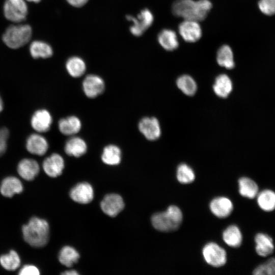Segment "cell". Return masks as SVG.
<instances>
[{
	"label": "cell",
	"mask_w": 275,
	"mask_h": 275,
	"mask_svg": "<svg viewBox=\"0 0 275 275\" xmlns=\"http://www.w3.org/2000/svg\"><path fill=\"white\" fill-rule=\"evenodd\" d=\"M212 8L209 0H176L173 4L172 10L176 16L184 20L197 21L203 20Z\"/></svg>",
	"instance_id": "obj_1"
},
{
	"label": "cell",
	"mask_w": 275,
	"mask_h": 275,
	"mask_svg": "<svg viewBox=\"0 0 275 275\" xmlns=\"http://www.w3.org/2000/svg\"><path fill=\"white\" fill-rule=\"evenodd\" d=\"M49 230L48 224L45 220L33 217L22 226V232L24 240L31 246L41 248L48 242Z\"/></svg>",
	"instance_id": "obj_2"
},
{
	"label": "cell",
	"mask_w": 275,
	"mask_h": 275,
	"mask_svg": "<svg viewBox=\"0 0 275 275\" xmlns=\"http://www.w3.org/2000/svg\"><path fill=\"white\" fill-rule=\"evenodd\" d=\"M182 213L179 207L170 206L164 212H157L151 217L153 226L162 232H171L177 230L182 221Z\"/></svg>",
	"instance_id": "obj_3"
},
{
	"label": "cell",
	"mask_w": 275,
	"mask_h": 275,
	"mask_svg": "<svg viewBox=\"0 0 275 275\" xmlns=\"http://www.w3.org/2000/svg\"><path fill=\"white\" fill-rule=\"evenodd\" d=\"M32 35V28L28 24L11 25L6 30L2 39L9 48L17 49L26 44Z\"/></svg>",
	"instance_id": "obj_4"
},
{
	"label": "cell",
	"mask_w": 275,
	"mask_h": 275,
	"mask_svg": "<svg viewBox=\"0 0 275 275\" xmlns=\"http://www.w3.org/2000/svg\"><path fill=\"white\" fill-rule=\"evenodd\" d=\"M28 13V6L24 0H6L4 3V15L11 21L20 22L23 21Z\"/></svg>",
	"instance_id": "obj_5"
},
{
	"label": "cell",
	"mask_w": 275,
	"mask_h": 275,
	"mask_svg": "<svg viewBox=\"0 0 275 275\" xmlns=\"http://www.w3.org/2000/svg\"><path fill=\"white\" fill-rule=\"evenodd\" d=\"M202 254L205 261L214 267H221L226 262L225 250L214 242H210L204 246Z\"/></svg>",
	"instance_id": "obj_6"
},
{
	"label": "cell",
	"mask_w": 275,
	"mask_h": 275,
	"mask_svg": "<svg viewBox=\"0 0 275 275\" xmlns=\"http://www.w3.org/2000/svg\"><path fill=\"white\" fill-rule=\"evenodd\" d=\"M126 18L132 22L130 30L132 35L140 36L151 25L154 17L151 12L148 9L142 10L136 17L127 15Z\"/></svg>",
	"instance_id": "obj_7"
},
{
	"label": "cell",
	"mask_w": 275,
	"mask_h": 275,
	"mask_svg": "<svg viewBox=\"0 0 275 275\" xmlns=\"http://www.w3.org/2000/svg\"><path fill=\"white\" fill-rule=\"evenodd\" d=\"M139 131L149 141H155L161 135L159 122L155 117H146L142 118L138 124Z\"/></svg>",
	"instance_id": "obj_8"
},
{
	"label": "cell",
	"mask_w": 275,
	"mask_h": 275,
	"mask_svg": "<svg viewBox=\"0 0 275 275\" xmlns=\"http://www.w3.org/2000/svg\"><path fill=\"white\" fill-rule=\"evenodd\" d=\"M82 87L86 96L90 98H94L103 92L105 84L103 79L99 76L90 74L84 79Z\"/></svg>",
	"instance_id": "obj_9"
},
{
	"label": "cell",
	"mask_w": 275,
	"mask_h": 275,
	"mask_svg": "<svg viewBox=\"0 0 275 275\" xmlns=\"http://www.w3.org/2000/svg\"><path fill=\"white\" fill-rule=\"evenodd\" d=\"M178 30L182 38L188 42H195L202 36V29L198 21L184 20L180 23Z\"/></svg>",
	"instance_id": "obj_10"
},
{
	"label": "cell",
	"mask_w": 275,
	"mask_h": 275,
	"mask_svg": "<svg viewBox=\"0 0 275 275\" xmlns=\"http://www.w3.org/2000/svg\"><path fill=\"white\" fill-rule=\"evenodd\" d=\"M100 206L104 213L109 216L115 217L123 210L124 203L120 195L111 194L104 197L101 202Z\"/></svg>",
	"instance_id": "obj_11"
},
{
	"label": "cell",
	"mask_w": 275,
	"mask_h": 275,
	"mask_svg": "<svg viewBox=\"0 0 275 275\" xmlns=\"http://www.w3.org/2000/svg\"><path fill=\"white\" fill-rule=\"evenodd\" d=\"M52 123V117L50 112L45 109L37 110L31 119L32 128L38 133L47 132Z\"/></svg>",
	"instance_id": "obj_12"
},
{
	"label": "cell",
	"mask_w": 275,
	"mask_h": 275,
	"mask_svg": "<svg viewBox=\"0 0 275 275\" xmlns=\"http://www.w3.org/2000/svg\"><path fill=\"white\" fill-rule=\"evenodd\" d=\"M64 160L58 153H52L46 157L42 163L45 173L50 177H57L61 175L64 168Z\"/></svg>",
	"instance_id": "obj_13"
},
{
	"label": "cell",
	"mask_w": 275,
	"mask_h": 275,
	"mask_svg": "<svg viewBox=\"0 0 275 275\" xmlns=\"http://www.w3.org/2000/svg\"><path fill=\"white\" fill-rule=\"evenodd\" d=\"M26 149L32 154L42 156L47 151L49 147L47 140L39 133L30 135L25 143Z\"/></svg>",
	"instance_id": "obj_14"
},
{
	"label": "cell",
	"mask_w": 275,
	"mask_h": 275,
	"mask_svg": "<svg viewBox=\"0 0 275 275\" xmlns=\"http://www.w3.org/2000/svg\"><path fill=\"white\" fill-rule=\"evenodd\" d=\"M70 196L77 203H89L93 200L94 198L93 187L87 182L78 183L71 189Z\"/></svg>",
	"instance_id": "obj_15"
},
{
	"label": "cell",
	"mask_w": 275,
	"mask_h": 275,
	"mask_svg": "<svg viewBox=\"0 0 275 275\" xmlns=\"http://www.w3.org/2000/svg\"><path fill=\"white\" fill-rule=\"evenodd\" d=\"M255 251L260 256L266 257L271 255L274 251V245L272 237L268 234L260 232L254 237Z\"/></svg>",
	"instance_id": "obj_16"
},
{
	"label": "cell",
	"mask_w": 275,
	"mask_h": 275,
	"mask_svg": "<svg viewBox=\"0 0 275 275\" xmlns=\"http://www.w3.org/2000/svg\"><path fill=\"white\" fill-rule=\"evenodd\" d=\"M17 170L21 178L27 181H32L39 174L40 167L35 160L23 158L19 162Z\"/></svg>",
	"instance_id": "obj_17"
},
{
	"label": "cell",
	"mask_w": 275,
	"mask_h": 275,
	"mask_svg": "<svg viewBox=\"0 0 275 275\" xmlns=\"http://www.w3.org/2000/svg\"><path fill=\"white\" fill-rule=\"evenodd\" d=\"M209 207L212 213L219 218H225L232 212L233 205L231 201L224 197H217L210 202Z\"/></svg>",
	"instance_id": "obj_18"
},
{
	"label": "cell",
	"mask_w": 275,
	"mask_h": 275,
	"mask_svg": "<svg viewBox=\"0 0 275 275\" xmlns=\"http://www.w3.org/2000/svg\"><path fill=\"white\" fill-rule=\"evenodd\" d=\"M23 189V185L20 180L13 176L4 178L0 185V192L6 197L11 198L15 194L21 193Z\"/></svg>",
	"instance_id": "obj_19"
},
{
	"label": "cell",
	"mask_w": 275,
	"mask_h": 275,
	"mask_svg": "<svg viewBox=\"0 0 275 275\" xmlns=\"http://www.w3.org/2000/svg\"><path fill=\"white\" fill-rule=\"evenodd\" d=\"M58 128L63 134L73 135L80 130L81 122L77 117L70 116L60 119L58 122Z\"/></svg>",
	"instance_id": "obj_20"
},
{
	"label": "cell",
	"mask_w": 275,
	"mask_h": 275,
	"mask_svg": "<svg viewBox=\"0 0 275 275\" xmlns=\"http://www.w3.org/2000/svg\"><path fill=\"white\" fill-rule=\"evenodd\" d=\"M64 150L69 156L79 157L86 153L87 145L81 138L72 136L66 141Z\"/></svg>",
	"instance_id": "obj_21"
},
{
	"label": "cell",
	"mask_w": 275,
	"mask_h": 275,
	"mask_svg": "<svg viewBox=\"0 0 275 275\" xmlns=\"http://www.w3.org/2000/svg\"><path fill=\"white\" fill-rule=\"evenodd\" d=\"M232 82L227 75L222 74L216 77L213 90L217 96L223 98L227 97L232 92Z\"/></svg>",
	"instance_id": "obj_22"
},
{
	"label": "cell",
	"mask_w": 275,
	"mask_h": 275,
	"mask_svg": "<svg viewBox=\"0 0 275 275\" xmlns=\"http://www.w3.org/2000/svg\"><path fill=\"white\" fill-rule=\"evenodd\" d=\"M238 183L240 195L250 199L256 198L259 193V187L255 181L249 177H243L239 178Z\"/></svg>",
	"instance_id": "obj_23"
},
{
	"label": "cell",
	"mask_w": 275,
	"mask_h": 275,
	"mask_svg": "<svg viewBox=\"0 0 275 275\" xmlns=\"http://www.w3.org/2000/svg\"><path fill=\"white\" fill-rule=\"evenodd\" d=\"M257 202L260 208L265 212L275 210V191L270 189H264L259 191Z\"/></svg>",
	"instance_id": "obj_24"
},
{
	"label": "cell",
	"mask_w": 275,
	"mask_h": 275,
	"mask_svg": "<svg viewBox=\"0 0 275 275\" xmlns=\"http://www.w3.org/2000/svg\"><path fill=\"white\" fill-rule=\"evenodd\" d=\"M160 45L166 50L173 51L178 47L179 42L176 33L170 29H164L158 35Z\"/></svg>",
	"instance_id": "obj_25"
},
{
	"label": "cell",
	"mask_w": 275,
	"mask_h": 275,
	"mask_svg": "<svg viewBox=\"0 0 275 275\" xmlns=\"http://www.w3.org/2000/svg\"><path fill=\"white\" fill-rule=\"evenodd\" d=\"M121 150L115 145L106 146L103 150L101 155L102 161L107 165L114 166L119 164L121 161Z\"/></svg>",
	"instance_id": "obj_26"
},
{
	"label": "cell",
	"mask_w": 275,
	"mask_h": 275,
	"mask_svg": "<svg viewBox=\"0 0 275 275\" xmlns=\"http://www.w3.org/2000/svg\"><path fill=\"white\" fill-rule=\"evenodd\" d=\"M223 238L225 243L233 248L240 246L242 236L239 228L236 225H231L223 232Z\"/></svg>",
	"instance_id": "obj_27"
},
{
	"label": "cell",
	"mask_w": 275,
	"mask_h": 275,
	"mask_svg": "<svg viewBox=\"0 0 275 275\" xmlns=\"http://www.w3.org/2000/svg\"><path fill=\"white\" fill-rule=\"evenodd\" d=\"M30 52L31 56L34 59L48 58L53 54L52 49L48 44L39 40L31 43Z\"/></svg>",
	"instance_id": "obj_28"
},
{
	"label": "cell",
	"mask_w": 275,
	"mask_h": 275,
	"mask_svg": "<svg viewBox=\"0 0 275 275\" xmlns=\"http://www.w3.org/2000/svg\"><path fill=\"white\" fill-rule=\"evenodd\" d=\"M218 64L228 69H231L235 66L233 51L227 45L222 46L218 50L216 56Z\"/></svg>",
	"instance_id": "obj_29"
},
{
	"label": "cell",
	"mask_w": 275,
	"mask_h": 275,
	"mask_svg": "<svg viewBox=\"0 0 275 275\" xmlns=\"http://www.w3.org/2000/svg\"><path fill=\"white\" fill-rule=\"evenodd\" d=\"M66 68L70 76L76 78L84 74L86 66L82 59L78 57H72L66 62Z\"/></svg>",
	"instance_id": "obj_30"
},
{
	"label": "cell",
	"mask_w": 275,
	"mask_h": 275,
	"mask_svg": "<svg viewBox=\"0 0 275 275\" xmlns=\"http://www.w3.org/2000/svg\"><path fill=\"white\" fill-rule=\"evenodd\" d=\"M176 85L177 87L187 96H193L197 90L195 80L188 75L179 76L176 80Z\"/></svg>",
	"instance_id": "obj_31"
},
{
	"label": "cell",
	"mask_w": 275,
	"mask_h": 275,
	"mask_svg": "<svg viewBox=\"0 0 275 275\" xmlns=\"http://www.w3.org/2000/svg\"><path fill=\"white\" fill-rule=\"evenodd\" d=\"M79 258L78 252L70 246L63 247L60 252L59 260L60 263L67 266L71 267L76 263Z\"/></svg>",
	"instance_id": "obj_32"
},
{
	"label": "cell",
	"mask_w": 275,
	"mask_h": 275,
	"mask_svg": "<svg viewBox=\"0 0 275 275\" xmlns=\"http://www.w3.org/2000/svg\"><path fill=\"white\" fill-rule=\"evenodd\" d=\"M0 263L6 270H15L20 265V259L15 251L11 250L9 254L3 255L0 257Z\"/></svg>",
	"instance_id": "obj_33"
},
{
	"label": "cell",
	"mask_w": 275,
	"mask_h": 275,
	"mask_svg": "<svg viewBox=\"0 0 275 275\" xmlns=\"http://www.w3.org/2000/svg\"><path fill=\"white\" fill-rule=\"evenodd\" d=\"M176 175L178 181L183 184L191 183L195 179L194 171L189 166L185 163H181L178 166Z\"/></svg>",
	"instance_id": "obj_34"
},
{
	"label": "cell",
	"mask_w": 275,
	"mask_h": 275,
	"mask_svg": "<svg viewBox=\"0 0 275 275\" xmlns=\"http://www.w3.org/2000/svg\"><path fill=\"white\" fill-rule=\"evenodd\" d=\"M254 275H275V257L258 265L253 270Z\"/></svg>",
	"instance_id": "obj_35"
},
{
	"label": "cell",
	"mask_w": 275,
	"mask_h": 275,
	"mask_svg": "<svg viewBox=\"0 0 275 275\" xmlns=\"http://www.w3.org/2000/svg\"><path fill=\"white\" fill-rule=\"evenodd\" d=\"M258 7L264 14L272 15L275 14V0H260Z\"/></svg>",
	"instance_id": "obj_36"
},
{
	"label": "cell",
	"mask_w": 275,
	"mask_h": 275,
	"mask_svg": "<svg viewBox=\"0 0 275 275\" xmlns=\"http://www.w3.org/2000/svg\"><path fill=\"white\" fill-rule=\"evenodd\" d=\"M9 136V131L7 128L3 127L0 128V157L6 152L7 148V140Z\"/></svg>",
	"instance_id": "obj_37"
},
{
	"label": "cell",
	"mask_w": 275,
	"mask_h": 275,
	"mask_svg": "<svg viewBox=\"0 0 275 275\" xmlns=\"http://www.w3.org/2000/svg\"><path fill=\"white\" fill-rule=\"evenodd\" d=\"M19 275H39L40 272L38 268L32 265L23 266L19 271Z\"/></svg>",
	"instance_id": "obj_38"
},
{
	"label": "cell",
	"mask_w": 275,
	"mask_h": 275,
	"mask_svg": "<svg viewBox=\"0 0 275 275\" xmlns=\"http://www.w3.org/2000/svg\"><path fill=\"white\" fill-rule=\"evenodd\" d=\"M71 6L75 7H81L85 5L89 0H66Z\"/></svg>",
	"instance_id": "obj_39"
},
{
	"label": "cell",
	"mask_w": 275,
	"mask_h": 275,
	"mask_svg": "<svg viewBox=\"0 0 275 275\" xmlns=\"http://www.w3.org/2000/svg\"><path fill=\"white\" fill-rule=\"evenodd\" d=\"M64 275H78L77 272L74 270H68L61 273Z\"/></svg>",
	"instance_id": "obj_40"
},
{
	"label": "cell",
	"mask_w": 275,
	"mask_h": 275,
	"mask_svg": "<svg viewBox=\"0 0 275 275\" xmlns=\"http://www.w3.org/2000/svg\"><path fill=\"white\" fill-rule=\"evenodd\" d=\"M3 108H4V102L0 95V113L3 110Z\"/></svg>",
	"instance_id": "obj_41"
},
{
	"label": "cell",
	"mask_w": 275,
	"mask_h": 275,
	"mask_svg": "<svg viewBox=\"0 0 275 275\" xmlns=\"http://www.w3.org/2000/svg\"><path fill=\"white\" fill-rule=\"evenodd\" d=\"M29 2H34V3H39V2L41 1V0H26Z\"/></svg>",
	"instance_id": "obj_42"
}]
</instances>
